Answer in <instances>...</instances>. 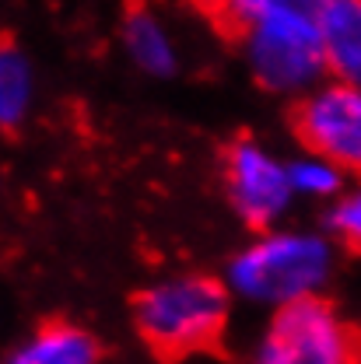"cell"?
Returning <instances> with one entry per match:
<instances>
[{
  "mask_svg": "<svg viewBox=\"0 0 361 364\" xmlns=\"http://www.w3.org/2000/svg\"><path fill=\"white\" fill-rule=\"evenodd\" d=\"M36 102V70L28 56L11 43H0V130H18Z\"/></svg>",
  "mask_w": 361,
  "mask_h": 364,
  "instance_id": "10",
  "label": "cell"
},
{
  "mask_svg": "<svg viewBox=\"0 0 361 364\" xmlns=\"http://www.w3.org/2000/svg\"><path fill=\"white\" fill-rule=\"evenodd\" d=\"M123 49L134 60V67L147 77H169L179 67V49L169 32V25L147 11V7H130L123 18Z\"/></svg>",
  "mask_w": 361,
  "mask_h": 364,
  "instance_id": "9",
  "label": "cell"
},
{
  "mask_svg": "<svg viewBox=\"0 0 361 364\" xmlns=\"http://www.w3.org/2000/svg\"><path fill=\"white\" fill-rule=\"evenodd\" d=\"M281 7H323V0H225L221 14L228 18L231 28H246L249 21H256L260 14H271Z\"/></svg>",
  "mask_w": 361,
  "mask_h": 364,
  "instance_id": "13",
  "label": "cell"
},
{
  "mask_svg": "<svg viewBox=\"0 0 361 364\" xmlns=\"http://www.w3.org/2000/svg\"><path fill=\"white\" fill-rule=\"evenodd\" d=\"M291 123L302 147L337 161L347 176H361V88L326 77L295 102Z\"/></svg>",
  "mask_w": 361,
  "mask_h": 364,
  "instance_id": "6",
  "label": "cell"
},
{
  "mask_svg": "<svg viewBox=\"0 0 361 364\" xmlns=\"http://www.w3.org/2000/svg\"><path fill=\"white\" fill-rule=\"evenodd\" d=\"M249 364H361V329L313 294L273 309Z\"/></svg>",
  "mask_w": 361,
  "mask_h": 364,
  "instance_id": "4",
  "label": "cell"
},
{
  "mask_svg": "<svg viewBox=\"0 0 361 364\" xmlns=\"http://www.w3.org/2000/svg\"><path fill=\"white\" fill-rule=\"evenodd\" d=\"M221 179H225V196L231 210L239 214V221L256 231L277 225L295 200L288 161H281L253 136H239L225 147Z\"/></svg>",
  "mask_w": 361,
  "mask_h": 364,
  "instance_id": "5",
  "label": "cell"
},
{
  "mask_svg": "<svg viewBox=\"0 0 361 364\" xmlns=\"http://www.w3.org/2000/svg\"><path fill=\"white\" fill-rule=\"evenodd\" d=\"M0 364H98V340L74 322H46Z\"/></svg>",
  "mask_w": 361,
  "mask_h": 364,
  "instance_id": "7",
  "label": "cell"
},
{
  "mask_svg": "<svg viewBox=\"0 0 361 364\" xmlns=\"http://www.w3.org/2000/svg\"><path fill=\"white\" fill-rule=\"evenodd\" d=\"M186 4H193V7H200V11H218V14H221V7H225V0H186Z\"/></svg>",
  "mask_w": 361,
  "mask_h": 364,
  "instance_id": "14",
  "label": "cell"
},
{
  "mask_svg": "<svg viewBox=\"0 0 361 364\" xmlns=\"http://www.w3.org/2000/svg\"><path fill=\"white\" fill-rule=\"evenodd\" d=\"M326 231L337 245L361 252V182L347 186L337 200H330L326 210Z\"/></svg>",
  "mask_w": 361,
  "mask_h": 364,
  "instance_id": "12",
  "label": "cell"
},
{
  "mask_svg": "<svg viewBox=\"0 0 361 364\" xmlns=\"http://www.w3.org/2000/svg\"><path fill=\"white\" fill-rule=\"evenodd\" d=\"M288 176H291V186H295V196H305V200H337L344 189H347V172L323 158L316 151H302L298 158L288 161Z\"/></svg>",
  "mask_w": 361,
  "mask_h": 364,
  "instance_id": "11",
  "label": "cell"
},
{
  "mask_svg": "<svg viewBox=\"0 0 361 364\" xmlns=\"http://www.w3.org/2000/svg\"><path fill=\"white\" fill-rule=\"evenodd\" d=\"M231 316V287L207 273H172L134 298V326L165 364L197 358L221 343Z\"/></svg>",
  "mask_w": 361,
  "mask_h": 364,
  "instance_id": "1",
  "label": "cell"
},
{
  "mask_svg": "<svg viewBox=\"0 0 361 364\" xmlns=\"http://www.w3.org/2000/svg\"><path fill=\"white\" fill-rule=\"evenodd\" d=\"M333 238L316 231L267 228L231 256L225 284L231 294L253 305L281 309L319 294L333 277Z\"/></svg>",
  "mask_w": 361,
  "mask_h": 364,
  "instance_id": "2",
  "label": "cell"
},
{
  "mask_svg": "<svg viewBox=\"0 0 361 364\" xmlns=\"http://www.w3.org/2000/svg\"><path fill=\"white\" fill-rule=\"evenodd\" d=\"M323 11V7H319ZM316 7H281L239 28L253 77L273 95H305L330 77Z\"/></svg>",
  "mask_w": 361,
  "mask_h": 364,
  "instance_id": "3",
  "label": "cell"
},
{
  "mask_svg": "<svg viewBox=\"0 0 361 364\" xmlns=\"http://www.w3.org/2000/svg\"><path fill=\"white\" fill-rule=\"evenodd\" d=\"M319 21L330 77L361 88V0H323Z\"/></svg>",
  "mask_w": 361,
  "mask_h": 364,
  "instance_id": "8",
  "label": "cell"
}]
</instances>
